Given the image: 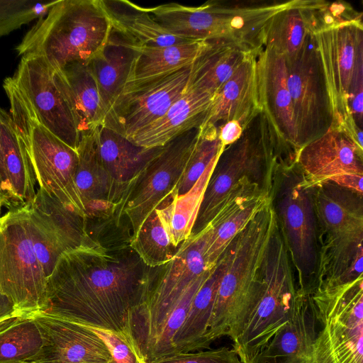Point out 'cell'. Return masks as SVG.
<instances>
[{
  "label": "cell",
  "mask_w": 363,
  "mask_h": 363,
  "mask_svg": "<svg viewBox=\"0 0 363 363\" xmlns=\"http://www.w3.org/2000/svg\"><path fill=\"white\" fill-rule=\"evenodd\" d=\"M285 176L274 208L298 271L300 288L297 291L303 294L307 279L313 275L318 263L317 223L311 188L306 186L302 174L289 169Z\"/></svg>",
  "instance_id": "obj_13"
},
{
  "label": "cell",
  "mask_w": 363,
  "mask_h": 363,
  "mask_svg": "<svg viewBox=\"0 0 363 363\" xmlns=\"http://www.w3.org/2000/svg\"><path fill=\"white\" fill-rule=\"evenodd\" d=\"M216 128L218 139L224 147L236 142L243 133V128L235 121L218 124Z\"/></svg>",
  "instance_id": "obj_43"
},
{
  "label": "cell",
  "mask_w": 363,
  "mask_h": 363,
  "mask_svg": "<svg viewBox=\"0 0 363 363\" xmlns=\"http://www.w3.org/2000/svg\"><path fill=\"white\" fill-rule=\"evenodd\" d=\"M130 246L150 268L169 262L179 247H174L170 242L155 210L146 218L137 233L130 237Z\"/></svg>",
  "instance_id": "obj_36"
},
{
  "label": "cell",
  "mask_w": 363,
  "mask_h": 363,
  "mask_svg": "<svg viewBox=\"0 0 363 363\" xmlns=\"http://www.w3.org/2000/svg\"><path fill=\"white\" fill-rule=\"evenodd\" d=\"M209 42L192 40L168 46L133 43L135 55L125 84L149 79L193 64Z\"/></svg>",
  "instance_id": "obj_30"
},
{
  "label": "cell",
  "mask_w": 363,
  "mask_h": 363,
  "mask_svg": "<svg viewBox=\"0 0 363 363\" xmlns=\"http://www.w3.org/2000/svg\"><path fill=\"white\" fill-rule=\"evenodd\" d=\"M286 64L298 152L328 130L333 124V114L311 35L299 53Z\"/></svg>",
  "instance_id": "obj_12"
},
{
  "label": "cell",
  "mask_w": 363,
  "mask_h": 363,
  "mask_svg": "<svg viewBox=\"0 0 363 363\" xmlns=\"http://www.w3.org/2000/svg\"><path fill=\"white\" fill-rule=\"evenodd\" d=\"M0 189L4 198L5 208H9V203L7 199L6 187L5 183V177L4 172L3 160L1 154V141H0Z\"/></svg>",
  "instance_id": "obj_45"
},
{
  "label": "cell",
  "mask_w": 363,
  "mask_h": 363,
  "mask_svg": "<svg viewBox=\"0 0 363 363\" xmlns=\"http://www.w3.org/2000/svg\"><path fill=\"white\" fill-rule=\"evenodd\" d=\"M304 6L305 0H296L274 15L267 26L263 47L273 49L286 62L299 53L311 35Z\"/></svg>",
  "instance_id": "obj_34"
},
{
  "label": "cell",
  "mask_w": 363,
  "mask_h": 363,
  "mask_svg": "<svg viewBox=\"0 0 363 363\" xmlns=\"http://www.w3.org/2000/svg\"><path fill=\"white\" fill-rule=\"evenodd\" d=\"M213 96L197 89H187L159 119L128 140L138 146L152 148L169 141L203 123Z\"/></svg>",
  "instance_id": "obj_23"
},
{
  "label": "cell",
  "mask_w": 363,
  "mask_h": 363,
  "mask_svg": "<svg viewBox=\"0 0 363 363\" xmlns=\"http://www.w3.org/2000/svg\"><path fill=\"white\" fill-rule=\"evenodd\" d=\"M135 55L133 43L112 30L104 48L86 62L106 112L124 88Z\"/></svg>",
  "instance_id": "obj_28"
},
{
  "label": "cell",
  "mask_w": 363,
  "mask_h": 363,
  "mask_svg": "<svg viewBox=\"0 0 363 363\" xmlns=\"http://www.w3.org/2000/svg\"><path fill=\"white\" fill-rule=\"evenodd\" d=\"M217 160L207 167L189 191L180 196L172 193L155 209L174 247H179L191 235L205 189Z\"/></svg>",
  "instance_id": "obj_33"
},
{
  "label": "cell",
  "mask_w": 363,
  "mask_h": 363,
  "mask_svg": "<svg viewBox=\"0 0 363 363\" xmlns=\"http://www.w3.org/2000/svg\"><path fill=\"white\" fill-rule=\"evenodd\" d=\"M81 324L101 339L107 347L114 363H148L132 335Z\"/></svg>",
  "instance_id": "obj_41"
},
{
  "label": "cell",
  "mask_w": 363,
  "mask_h": 363,
  "mask_svg": "<svg viewBox=\"0 0 363 363\" xmlns=\"http://www.w3.org/2000/svg\"><path fill=\"white\" fill-rule=\"evenodd\" d=\"M151 363H242L235 349L227 347L197 352L175 353Z\"/></svg>",
  "instance_id": "obj_42"
},
{
  "label": "cell",
  "mask_w": 363,
  "mask_h": 363,
  "mask_svg": "<svg viewBox=\"0 0 363 363\" xmlns=\"http://www.w3.org/2000/svg\"><path fill=\"white\" fill-rule=\"evenodd\" d=\"M311 188L316 221L325 235L323 248L345 247L362 241V195L329 182Z\"/></svg>",
  "instance_id": "obj_19"
},
{
  "label": "cell",
  "mask_w": 363,
  "mask_h": 363,
  "mask_svg": "<svg viewBox=\"0 0 363 363\" xmlns=\"http://www.w3.org/2000/svg\"><path fill=\"white\" fill-rule=\"evenodd\" d=\"M297 290L284 237L276 226L262 265V291L259 301L233 348L247 363L291 317Z\"/></svg>",
  "instance_id": "obj_7"
},
{
  "label": "cell",
  "mask_w": 363,
  "mask_h": 363,
  "mask_svg": "<svg viewBox=\"0 0 363 363\" xmlns=\"http://www.w3.org/2000/svg\"><path fill=\"white\" fill-rule=\"evenodd\" d=\"M46 278L35 254L26 206L9 210L0 217V290L19 316L44 311Z\"/></svg>",
  "instance_id": "obj_9"
},
{
  "label": "cell",
  "mask_w": 363,
  "mask_h": 363,
  "mask_svg": "<svg viewBox=\"0 0 363 363\" xmlns=\"http://www.w3.org/2000/svg\"><path fill=\"white\" fill-rule=\"evenodd\" d=\"M199 128L187 131L164 145L132 182L121 213V217L125 216L130 224L131 237L146 218L174 191L196 142Z\"/></svg>",
  "instance_id": "obj_11"
},
{
  "label": "cell",
  "mask_w": 363,
  "mask_h": 363,
  "mask_svg": "<svg viewBox=\"0 0 363 363\" xmlns=\"http://www.w3.org/2000/svg\"><path fill=\"white\" fill-rule=\"evenodd\" d=\"M112 27L99 0H57L26 33L18 56L45 58L55 69L87 62L106 46Z\"/></svg>",
  "instance_id": "obj_3"
},
{
  "label": "cell",
  "mask_w": 363,
  "mask_h": 363,
  "mask_svg": "<svg viewBox=\"0 0 363 363\" xmlns=\"http://www.w3.org/2000/svg\"><path fill=\"white\" fill-rule=\"evenodd\" d=\"M151 272L130 242L80 246L59 258L43 311L133 336L130 314L144 298Z\"/></svg>",
  "instance_id": "obj_1"
},
{
  "label": "cell",
  "mask_w": 363,
  "mask_h": 363,
  "mask_svg": "<svg viewBox=\"0 0 363 363\" xmlns=\"http://www.w3.org/2000/svg\"><path fill=\"white\" fill-rule=\"evenodd\" d=\"M59 74L81 138L102 125L105 108L86 62L69 64Z\"/></svg>",
  "instance_id": "obj_26"
},
{
  "label": "cell",
  "mask_w": 363,
  "mask_h": 363,
  "mask_svg": "<svg viewBox=\"0 0 363 363\" xmlns=\"http://www.w3.org/2000/svg\"><path fill=\"white\" fill-rule=\"evenodd\" d=\"M278 224L272 201L232 240L223 253L219 281L208 328L203 342L240 335L262 291V265L271 236Z\"/></svg>",
  "instance_id": "obj_2"
},
{
  "label": "cell",
  "mask_w": 363,
  "mask_h": 363,
  "mask_svg": "<svg viewBox=\"0 0 363 363\" xmlns=\"http://www.w3.org/2000/svg\"><path fill=\"white\" fill-rule=\"evenodd\" d=\"M16 316L19 315L13 304L0 290V323Z\"/></svg>",
  "instance_id": "obj_44"
},
{
  "label": "cell",
  "mask_w": 363,
  "mask_h": 363,
  "mask_svg": "<svg viewBox=\"0 0 363 363\" xmlns=\"http://www.w3.org/2000/svg\"><path fill=\"white\" fill-rule=\"evenodd\" d=\"M27 213L28 230L33 247L40 267L48 279L59 258L66 252L43 225L36 218L30 216L28 210Z\"/></svg>",
  "instance_id": "obj_40"
},
{
  "label": "cell",
  "mask_w": 363,
  "mask_h": 363,
  "mask_svg": "<svg viewBox=\"0 0 363 363\" xmlns=\"http://www.w3.org/2000/svg\"><path fill=\"white\" fill-rule=\"evenodd\" d=\"M363 279L310 296L320 325L313 343V363H363Z\"/></svg>",
  "instance_id": "obj_8"
},
{
  "label": "cell",
  "mask_w": 363,
  "mask_h": 363,
  "mask_svg": "<svg viewBox=\"0 0 363 363\" xmlns=\"http://www.w3.org/2000/svg\"><path fill=\"white\" fill-rule=\"evenodd\" d=\"M259 52H251L213 96L211 106L201 126H217L226 121H235L244 130L262 112L257 74V56Z\"/></svg>",
  "instance_id": "obj_22"
},
{
  "label": "cell",
  "mask_w": 363,
  "mask_h": 363,
  "mask_svg": "<svg viewBox=\"0 0 363 363\" xmlns=\"http://www.w3.org/2000/svg\"><path fill=\"white\" fill-rule=\"evenodd\" d=\"M279 150L265 114L257 115L241 137L225 147L208 179L190 236L204 230L229 194L243 182L272 170Z\"/></svg>",
  "instance_id": "obj_6"
},
{
  "label": "cell",
  "mask_w": 363,
  "mask_h": 363,
  "mask_svg": "<svg viewBox=\"0 0 363 363\" xmlns=\"http://www.w3.org/2000/svg\"><path fill=\"white\" fill-rule=\"evenodd\" d=\"M191 65L125 84L106 112L101 126L129 139L159 119L184 94Z\"/></svg>",
  "instance_id": "obj_10"
},
{
  "label": "cell",
  "mask_w": 363,
  "mask_h": 363,
  "mask_svg": "<svg viewBox=\"0 0 363 363\" xmlns=\"http://www.w3.org/2000/svg\"><path fill=\"white\" fill-rule=\"evenodd\" d=\"M223 267L221 256L190 304L185 320L173 340L174 354L203 350Z\"/></svg>",
  "instance_id": "obj_32"
},
{
  "label": "cell",
  "mask_w": 363,
  "mask_h": 363,
  "mask_svg": "<svg viewBox=\"0 0 363 363\" xmlns=\"http://www.w3.org/2000/svg\"><path fill=\"white\" fill-rule=\"evenodd\" d=\"M211 269L194 280L184 291L150 349L146 357L148 363L174 354V338L185 320L195 294L209 276Z\"/></svg>",
  "instance_id": "obj_38"
},
{
  "label": "cell",
  "mask_w": 363,
  "mask_h": 363,
  "mask_svg": "<svg viewBox=\"0 0 363 363\" xmlns=\"http://www.w3.org/2000/svg\"><path fill=\"white\" fill-rule=\"evenodd\" d=\"M194 147L173 194L180 196L189 191L207 167L216 161L225 148L218 139L216 126L199 127Z\"/></svg>",
  "instance_id": "obj_37"
},
{
  "label": "cell",
  "mask_w": 363,
  "mask_h": 363,
  "mask_svg": "<svg viewBox=\"0 0 363 363\" xmlns=\"http://www.w3.org/2000/svg\"><path fill=\"white\" fill-rule=\"evenodd\" d=\"M43 345L33 316H16L0 323V363L30 362Z\"/></svg>",
  "instance_id": "obj_35"
},
{
  "label": "cell",
  "mask_w": 363,
  "mask_h": 363,
  "mask_svg": "<svg viewBox=\"0 0 363 363\" xmlns=\"http://www.w3.org/2000/svg\"><path fill=\"white\" fill-rule=\"evenodd\" d=\"M21 363H30V362H21Z\"/></svg>",
  "instance_id": "obj_46"
},
{
  "label": "cell",
  "mask_w": 363,
  "mask_h": 363,
  "mask_svg": "<svg viewBox=\"0 0 363 363\" xmlns=\"http://www.w3.org/2000/svg\"><path fill=\"white\" fill-rule=\"evenodd\" d=\"M112 30L132 43L145 46H168L189 40L172 35L147 11L127 0H99Z\"/></svg>",
  "instance_id": "obj_25"
},
{
  "label": "cell",
  "mask_w": 363,
  "mask_h": 363,
  "mask_svg": "<svg viewBox=\"0 0 363 363\" xmlns=\"http://www.w3.org/2000/svg\"><path fill=\"white\" fill-rule=\"evenodd\" d=\"M32 316L43 345L30 363H114L101 339L81 323L45 311Z\"/></svg>",
  "instance_id": "obj_16"
},
{
  "label": "cell",
  "mask_w": 363,
  "mask_h": 363,
  "mask_svg": "<svg viewBox=\"0 0 363 363\" xmlns=\"http://www.w3.org/2000/svg\"><path fill=\"white\" fill-rule=\"evenodd\" d=\"M295 162L311 188L345 174L363 176V148L342 128L332 125L299 149Z\"/></svg>",
  "instance_id": "obj_17"
},
{
  "label": "cell",
  "mask_w": 363,
  "mask_h": 363,
  "mask_svg": "<svg viewBox=\"0 0 363 363\" xmlns=\"http://www.w3.org/2000/svg\"><path fill=\"white\" fill-rule=\"evenodd\" d=\"M317 323L310 296L297 291L290 319L247 363H313Z\"/></svg>",
  "instance_id": "obj_21"
},
{
  "label": "cell",
  "mask_w": 363,
  "mask_h": 363,
  "mask_svg": "<svg viewBox=\"0 0 363 363\" xmlns=\"http://www.w3.org/2000/svg\"><path fill=\"white\" fill-rule=\"evenodd\" d=\"M0 141L9 209L19 208L32 201L38 184L24 143L11 115L1 107Z\"/></svg>",
  "instance_id": "obj_24"
},
{
  "label": "cell",
  "mask_w": 363,
  "mask_h": 363,
  "mask_svg": "<svg viewBox=\"0 0 363 363\" xmlns=\"http://www.w3.org/2000/svg\"><path fill=\"white\" fill-rule=\"evenodd\" d=\"M259 102L281 150L296 154L295 128L284 57L267 47L257 56Z\"/></svg>",
  "instance_id": "obj_20"
},
{
  "label": "cell",
  "mask_w": 363,
  "mask_h": 363,
  "mask_svg": "<svg viewBox=\"0 0 363 363\" xmlns=\"http://www.w3.org/2000/svg\"><path fill=\"white\" fill-rule=\"evenodd\" d=\"M253 52L227 42H209L191 65L186 90L197 89L214 96Z\"/></svg>",
  "instance_id": "obj_31"
},
{
  "label": "cell",
  "mask_w": 363,
  "mask_h": 363,
  "mask_svg": "<svg viewBox=\"0 0 363 363\" xmlns=\"http://www.w3.org/2000/svg\"><path fill=\"white\" fill-rule=\"evenodd\" d=\"M259 184L258 180H248L234 189L203 230L208 269L216 264L234 238L272 201L269 191Z\"/></svg>",
  "instance_id": "obj_18"
},
{
  "label": "cell",
  "mask_w": 363,
  "mask_h": 363,
  "mask_svg": "<svg viewBox=\"0 0 363 363\" xmlns=\"http://www.w3.org/2000/svg\"><path fill=\"white\" fill-rule=\"evenodd\" d=\"M57 1L0 0V38L45 16Z\"/></svg>",
  "instance_id": "obj_39"
},
{
  "label": "cell",
  "mask_w": 363,
  "mask_h": 363,
  "mask_svg": "<svg viewBox=\"0 0 363 363\" xmlns=\"http://www.w3.org/2000/svg\"><path fill=\"white\" fill-rule=\"evenodd\" d=\"M99 128L80 138L77 148L75 184L87 222L94 220L106 223L114 218L119 223L128 189L116 182L101 162L97 138Z\"/></svg>",
  "instance_id": "obj_15"
},
{
  "label": "cell",
  "mask_w": 363,
  "mask_h": 363,
  "mask_svg": "<svg viewBox=\"0 0 363 363\" xmlns=\"http://www.w3.org/2000/svg\"><path fill=\"white\" fill-rule=\"evenodd\" d=\"M26 206L29 214L40 220L65 252L97 242L89 233L86 218L67 208L40 187Z\"/></svg>",
  "instance_id": "obj_27"
},
{
  "label": "cell",
  "mask_w": 363,
  "mask_h": 363,
  "mask_svg": "<svg viewBox=\"0 0 363 363\" xmlns=\"http://www.w3.org/2000/svg\"><path fill=\"white\" fill-rule=\"evenodd\" d=\"M3 87L9 101L10 115L28 152L38 187L86 218L75 184L78 164L77 150L38 122L13 77L6 78Z\"/></svg>",
  "instance_id": "obj_5"
},
{
  "label": "cell",
  "mask_w": 363,
  "mask_h": 363,
  "mask_svg": "<svg viewBox=\"0 0 363 363\" xmlns=\"http://www.w3.org/2000/svg\"><path fill=\"white\" fill-rule=\"evenodd\" d=\"M13 78L38 122L77 150L80 137L62 86L59 69L40 56L25 55Z\"/></svg>",
  "instance_id": "obj_14"
},
{
  "label": "cell",
  "mask_w": 363,
  "mask_h": 363,
  "mask_svg": "<svg viewBox=\"0 0 363 363\" xmlns=\"http://www.w3.org/2000/svg\"><path fill=\"white\" fill-rule=\"evenodd\" d=\"M97 138L104 167L116 182L128 189L139 173L163 147L146 148L135 145L104 126L98 128Z\"/></svg>",
  "instance_id": "obj_29"
},
{
  "label": "cell",
  "mask_w": 363,
  "mask_h": 363,
  "mask_svg": "<svg viewBox=\"0 0 363 363\" xmlns=\"http://www.w3.org/2000/svg\"><path fill=\"white\" fill-rule=\"evenodd\" d=\"M322 69L334 126L362 128V18L345 21L311 34Z\"/></svg>",
  "instance_id": "obj_4"
}]
</instances>
